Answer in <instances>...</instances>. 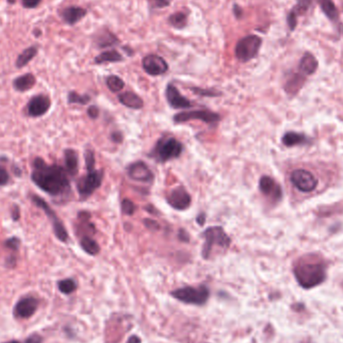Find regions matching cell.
Listing matches in <instances>:
<instances>
[{
    "instance_id": "cell-12",
    "label": "cell",
    "mask_w": 343,
    "mask_h": 343,
    "mask_svg": "<svg viewBox=\"0 0 343 343\" xmlns=\"http://www.w3.org/2000/svg\"><path fill=\"white\" fill-rule=\"evenodd\" d=\"M167 203L177 211L187 210L192 203V197L189 192L182 186L176 187L170 191L167 196Z\"/></svg>"
},
{
    "instance_id": "cell-40",
    "label": "cell",
    "mask_w": 343,
    "mask_h": 343,
    "mask_svg": "<svg viewBox=\"0 0 343 343\" xmlns=\"http://www.w3.org/2000/svg\"><path fill=\"white\" fill-rule=\"evenodd\" d=\"M40 2L41 0H22V5L25 8H35Z\"/></svg>"
},
{
    "instance_id": "cell-33",
    "label": "cell",
    "mask_w": 343,
    "mask_h": 343,
    "mask_svg": "<svg viewBox=\"0 0 343 343\" xmlns=\"http://www.w3.org/2000/svg\"><path fill=\"white\" fill-rule=\"evenodd\" d=\"M68 101L69 104L86 105L90 101V96L87 94H79L76 91H69L68 95Z\"/></svg>"
},
{
    "instance_id": "cell-49",
    "label": "cell",
    "mask_w": 343,
    "mask_h": 343,
    "mask_svg": "<svg viewBox=\"0 0 343 343\" xmlns=\"http://www.w3.org/2000/svg\"><path fill=\"white\" fill-rule=\"evenodd\" d=\"M140 342H141V340L139 337H137V335H133L128 339L127 343H140Z\"/></svg>"
},
{
    "instance_id": "cell-25",
    "label": "cell",
    "mask_w": 343,
    "mask_h": 343,
    "mask_svg": "<svg viewBox=\"0 0 343 343\" xmlns=\"http://www.w3.org/2000/svg\"><path fill=\"white\" fill-rule=\"evenodd\" d=\"M36 82L35 76L32 73H25L16 77L13 80V86L18 91H26L34 86Z\"/></svg>"
},
{
    "instance_id": "cell-28",
    "label": "cell",
    "mask_w": 343,
    "mask_h": 343,
    "mask_svg": "<svg viewBox=\"0 0 343 343\" xmlns=\"http://www.w3.org/2000/svg\"><path fill=\"white\" fill-rule=\"evenodd\" d=\"M306 141H308V138L306 137V136L302 134H298V133H293V132L286 133L282 137V142L286 146L299 145V144L305 143Z\"/></svg>"
},
{
    "instance_id": "cell-5",
    "label": "cell",
    "mask_w": 343,
    "mask_h": 343,
    "mask_svg": "<svg viewBox=\"0 0 343 343\" xmlns=\"http://www.w3.org/2000/svg\"><path fill=\"white\" fill-rule=\"evenodd\" d=\"M262 42V38L256 34H249L240 38L235 45V58L244 64L252 61L257 57Z\"/></svg>"
},
{
    "instance_id": "cell-37",
    "label": "cell",
    "mask_w": 343,
    "mask_h": 343,
    "mask_svg": "<svg viewBox=\"0 0 343 343\" xmlns=\"http://www.w3.org/2000/svg\"><path fill=\"white\" fill-rule=\"evenodd\" d=\"M150 8L152 9H162L171 5L173 0H146Z\"/></svg>"
},
{
    "instance_id": "cell-10",
    "label": "cell",
    "mask_w": 343,
    "mask_h": 343,
    "mask_svg": "<svg viewBox=\"0 0 343 343\" xmlns=\"http://www.w3.org/2000/svg\"><path fill=\"white\" fill-rule=\"evenodd\" d=\"M174 122L176 124H183L190 121H202L206 124L213 125L219 123L221 117L219 114L214 113L209 110H196V111H187L176 114L174 116Z\"/></svg>"
},
{
    "instance_id": "cell-1",
    "label": "cell",
    "mask_w": 343,
    "mask_h": 343,
    "mask_svg": "<svg viewBox=\"0 0 343 343\" xmlns=\"http://www.w3.org/2000/svg\"><path fill=\"white\" fill-rule=\"evenodd\" d=\"M32 182L53 197H66L70 194V184L66 170L59 165H47L42 159L33 162Z\"/></svg>"
},
{
    "instance_id": "cell-39",
    "label": "cell",
    "mask_w": 343,
    "mask_h": 343,
    "mask_svg": "<svg viewBox=\"0 0 343 343\" xmlns=\"http://www.w3.org/2000/svg\"><path fill=\"white\" fill-rule=\"evenodd\" d=\"M8 181H9V175L7 171L4 168L0 167V186L6 185Z\"/></svg>"
},
{
    "instance_id": "cell-2",
    "label": "cell",
    "mask_w": 343,
    "mask_h": 343,
    "mask_svg": "<svg viewBox=\"0 0 343 343\" xmlns=\"http://www.w3.org/2000/svg\"><path fill=\"white\" fill-rule=\"evenodd\" d=\"M294 275L300 286L305 289L321 284L326 278L325 265L319 260H300L294 268Z\"/></svg>"
},
{
    "instance_id": "cell-51",
    "label": "cell",
    "mask_w": 343,
    "mask_h": 343,
    "mask_svg": "<svg viewBox=\"0 0 343 343\" xmlns=\"http://www.w3.org/2000/svg\"><path fill=\"white\" fill-rule=\"evenodd\" d=\"M15 1H16V0H7V2H8L9 4H13Z\"/></svg>"
},
{
    "instance_id": "cell-30",
    "label": "cell",
    "mask_w": 343,
    "mask_h": 343,
    "mask_svg": "<svg viewBox=\"0 0 343 343\" xmlns=\"http://www.w3.org/2000/svg\"><path fill=\"white\" fill-rule=\"evenodd\" d=\"M319 3L322 11L330 20H336L338 18V12L332 0H320Z\"/></svg>"
},
{
    "instance_id": "cell-15",
    "label": "cell",
    "mask_w": 343,
    "mask_h": 343,
    "mask_svg": "<svg viewBox=\"0 0 343 343\" xmlns=\"http://www.w3.org/2000/svg\"><path fill=\"white\" fill-rule=\"evenodd\" d=\"M165 94H166L168 104L173 109L180 110V109H190L193 107V104L180 92V90L173 83H169L167 85Z\"/></svg>"
},
{
    "instance_id": "cell-17",
    "label": "cell",
    "mask_w": 343,
    "mask_h": 343,
    "mask_svg": "<svg viewBox=\"0 0 343 343\" xmlns=\"http://www.w3.org/2000/svg\"><path fill=\"white\" fill-rule=\"evenodd\" d=\"M39 306V301L37 298L28 296L21 298L14 307V314L18 318L27 319L30 318L37 310Z\"/></svg>"
},
{
    "instance_id": "cell-3",
    "label": "cell",
    "mask_w": 343,
    "mask_h": 343,
    "mask_svg": "<svg viewBox=\"0 0 343 343\" xmlns=\"http://www.w3.org/2000/svg\"><path fill=\"white\" fill-rule=\"evenodd\" d=\"M202 236L205 239V243L202 249V257L206 260L211 257L212 251L216 247L222 249L223 251H226L227 249H229L232 242L231 238L221 226H213L207 228L202 233Z\"/></svg>"
},
{
    "instance_id": "cell-34",
    "label": "cell",
    "mask_w": 343,
    "mask_h": 343,
    "mask_svg": "<svg viewBox=\"0 0 343 343\" xmlns=\"http://www.w3.org/2000/svg\"><path fill=\"white\" fill-rule=\"evenodd\" d=\"M190 89L195 93L198 94L200 96H206V97H217L220 96L222 93L216 89H211V88H201L198 86H192Z\"/></svg>"
},
{
    "instance_id": "cell-19",
    "label": "cell",
    "mask_w": 343,
    "mask_h": 343,
    "mask_svg": "<svg viewBox=\"0 0 343 343\" xmlns=\"http://www.w3.org/2000/svg\"><path fill=\"white\" fill-rule=\"evenodd\" d=\"M60 14L67 24L74 25L86 16L87 10L81 6L71 5L65 7L63 10H61Z\"/></svg>"
},
{
    "instance_id": "cell-32",
    "label": "cell",
    "mask_w": 343,
    "mask_h": 343,
    "mask_svg": "<svg viewBox=\"0 0 343 343\" xmlns=\"http://www.w3.org/2000/svg\"><path fill=\"white\" fill-rule=\"evenodd\" d=\"M58 286H59V289L62 293L66 294V295H69V294H71L72 292H74L76 290L77 284L73 279L68 278V279L61 280L59 282Z\"/></svg>"
},
{
    "instance_id": "cell-42",
    "label": "cell",
    "mask_w": 343,
    "mask_h": 343,
    "mask_svg": "<svg viewBox=\"0 0 343 343\" xmlns=\"http://www.w3.org/2000/svg\"><path fill=\"white\" fill-rule=\"evenodd\" d=\"M233 13H234V16L236 19L240 20L242 17H243V14H244V11L242 9V7H240L238 4H234L233 5Z\"/></svg>"
},
{
    "instance_id": "cell-14",
    "label": "cell",
    "mask_w": 343,
    "mask_h": 343,
    "mask_svg": "<svg viewBox=\"0 0 343 343\" xmlns=\"http://www.w3.org/2000/svg\"><path fill=\"white\" fill-rule=\"evenodd\" d=\"M127 173L130 179L141 183H150L155 178L152 170L142 161H137L131 164L127 168Z\"/></svg>"
},
{
    "instance_id": "cell-44",
    "label": "cell",
    "mask_w": 343,
    "mask_h": 343,
    "mask_svg": "<svg viewBox=\"0 0 343 343\" xmlns=\"http://www.w3.org/2000/svg\"><path fill=\"white\" fill-rule=\"evenodd\" d=\"M143 223H144L146 228H150V229H158L159 228V224L157 222H155L154 220H151V219H145Z\"/></svg>"
},
{
    "instance_id": "cell-9",
    "label": "cell",
    "mask_w": 343,
    "mask_h": 343,
    "mask_svg": "<svg viewBox=\"0 0 343 343\" xmlns=\"http://www.w3.org/2000/svg\"><path fill=\"white\" fill-rule=\"evenodd\" d=\"M31 200L33 201V203L40 209H42L45 213V215L51 219V222L53 224V227H54V232L56 234V237L66 243L69 241V233L68 231L66 230L65 228V225L62 223L61 219L58 217V215L56 214V212L50 207V205H48L43 199L39 198L38 196H32L31 197Z\"/></svg>"
},
{
    "instance_id": "cell-26",
    "label": "cell",
    "mask_w": 343,
    "mask_h": 343,
    "mask_svg": "<svg viewBox=\"0 0 343 343\" xmlns=\"http://www.w3.org/2000/svg\"><path fill=\"white\" fill-rule=\"evenodd\" d=\"M80 247L88 255L95 256L100 253V245L89 236H82L80 239Z\"/></svg>"
},
{
    "instance_id": "cell-20",
    "label": "cell",
    "mask_w": 343,
    "mask_h": 343,
    "mask_svg": "<svg viewBox=\"0 0 343 343\" xmlns=\"http://www.w3.org/2000/svg\"><path fill=\"white\" fill-rule=\"evenodd\" d=\"M311 2H312V0H298L297 4L294 6V8L289 12L287 16V22L291 30H293L296 27L297 17L308 10Z\"/></svg>"
},
{
    "instance_id": "cell-24",
    "label": "cell",
    "mask_w": 343,
    "mask_h": 343,
    "mask_svg": "<svg viewBox=\"0 0 343 343\" xmlns=\"http://www.w3.org/2000/svg\"><path fill=\"white\" fill-rule=\"evenodd\" d=\"M124 61V57L117 50L106 51L94 58L95 65H104L110 63H121Z\"/></svg>"
},
{
    "instance_id": "cell-23",
    "label": "cell",
    "mask_w": 343,
    "mask_h": 343,
    "mask_svg": "<svg viewBox=\"0 0 343 343\" xmlns=\"http://www.w3.org/2000/svg\"><path fill=\"white\" fill-rule=\"evenodd\" d=\"M65 163L67 172L74 177L78 172V156L77 153L72 149H68L65 151Z\"/></svg>"
},
{
    "instance_id": "cell-43",
    "label": "cell",
    "mask_w": 343,
    "mask_h": 343,
    "mask_svg": "<svg viewBox=\"0 0 343 343\" xmlns=\"http://www.w3.org/2000/svg\"><path fill=\"white\" fill-rule=\"evenodd\" d=\"M25 343H42V337L38 334H32L25 340Z\"/></svg>"
},
{
    "instance_id": "cell-50",
    "label": "cell",
    "mask_w": 343,
    "mask_h": 343,
    "mask_svg": "<svg viewBox=\"0 0 343 343\" xmlns=\"http://www.w3.org/2000/svg\"><path fill=\"white\" fill-rule=\"evenodd\" d=\"M4 343H20L19 341L17 340H11V341H8V342H4Z\"/></svg>"
},
{
    "instance_id": "cell-45",
    "label": "cell",
    "mask_w": 343,
    "mask_h": 343,
    "mask_svg": "<svg viewBox=\"0 0 343 343\" xmlns=\"http://www.w3.org/2000/svg\"><path fill=\"white\" fill-rule=\"evenodd\" d=\"M112 139L115 142H122L123 141V135L120 132H114L112 134Z\"/></svg>"
},
{
    "instance_id": "cell-4",
    "label": "cell",
    "mask_w": 343,
    "mask_h": 343,
    "mask_svg": "<svg viewBox=\"0 0 343 343\" xmlns=\"http://www.w3.org/2000/svg\"><path fill=\"white\" fill-rule=\"evenodd\" d=\"M184 151L183 143L174 137H162L156 143L155 148L150 154L158 163H167L171 160L178 159Z\"/></svg>"
},
{
    "instance_id": "cell-18",
    "label": "cell",
    "mask_w": 343,
    "mask_h": 343,
    "mask_svg": "<svg viewBox=\"0 0 343 343\" xmlns=\"http://www.w3.org/2000/svg\"><path fill=\"white\" fill-rule=\"evenodd\" d=\"M93 42L99 48H107V47H113L121 43L120 38L117 34H115L110 29H102L99 30L95 35L93 36Z\"/></svg>"
},
{
    "instance_id": "cell-47",
    "label": "cell",
    "mask_w": 343,
    "mask_h": 343,
    "mask_svg": "<svg viewBox=\"0 0 343 343\" xmlns=\"http://www.w3.org/2000/svg\"><path fill=\"white\" fill-rule=\"evenodd\" d=\"M188 233L185 231V230H180L179 232V239L183 242H189V237H188Z\"/></svg>"
},
{
    "instance_id": "cell-13",
    "label": "cell",
    "mask_w": 343,
    "mask_h": 343,
    "mask_svg": "<svg viewBox=\"0 0 343 343\" xmlns=\"http://www.w3.org/2000/svg\"><path fill=\"white\" fill-rule=\"evenodd\" d=\"M260 192L272 203H278L282 200L283 192L280 185L271 177L263 176L259 181Z\"/></svg>"
},
{
    "instance_id": "cell-35",
    "label": "cell",
    "mask_w": 343,
    "mask_h": 343,
    "mask_svg": "<svg viewBox=\"0 0 343 343\" xmlns=\"http://www.w3.org/2000/svg\"><path fill=\"white\" fill-rule=\"evenodd\" d=\"M121 208H122V212L123 214L125 215H128V216H132L135 214L136 212V205L134 204L133 201H131L130 199H124L122 201V204H121Z\"/></svg>"
},
{
    "instance_id": "cell-21",
    "label": "cell",
    "mask_w": 343,
    "mask_h": 343,
    "mask_svg": "<svg viewBox=\"0 0 343 343\" xmlns=\"http://www.w3.org/2000/svg\"><path fill=\"white\" fill-rule=\"evenodd\" d=\"M119 102L123 106L133 110H140L143 107V101L141 97L131 90L121 93L119 95Z\"/></svg>"
},
{
    "instance_id": "cell-29",
    "label": "cell",
    "mask_w": 343,
    "mask_h": 343,
    "mask_svg": "<svg viewBox=\"0 0 343 343\" xmlns=\"http://www.w3.org/2000/svg\"><path fill=\"white\" fill-rule=\"evenodd\" d=\"M37 52H38V50H37L36 46H29L28 48H26V50H24L18 56L16 63H15L16 67L18 69H21V68L27 66V64L35 58V56L37 55Z\"/></svg>"
},
{
    "instance_id": "cell-31",
    "label": "cell",
    "mask_w": 343,
    "mask_h": 343,
    "mask_svg": "<svg viewBox=\"0 0 343 343\" xmlns=\"http://www.w3.org/2000/svg\"><path fill=\"white\" fill-rule=\"evenodd\" d=\"M106 83H107L108 88L112 92H119L125 87V81L120 76L115 75V74L108 76L106 79Z\"/></svg>"
},
{
    "instance_id": "cell-41",
    "label": "cell",
    "mask_w": 343,
    "mask_h": 343,
    "mask_svg": "<svg viewBox=\"0 0 343 343\" xmlns=\"http://www.w3.org/2000/svg\"><path fill=\"white\" fill-rule=\"evenodd\" d=\"M87 115H88V117H89L90 119L95 120V119L99 118L100 110H99V108L95 107V106H91V107H89V108L87 109Z\"/></svg>"
},
{
    "instance_id": "cell-7",
    "label": "cell",
    "mask_w": 343,
    "mask_h": 343,
    "mask_svg": "<svg viewBox=\"0 0 343 343\" xmlns=\"http://www.w3.org/2000/svg\"><path fill=\"white\" fill-rule=\"evenodd\" d=\"M104 180V172L103 171H89L85 176L79 179L76 184L77 192L79 194V197L81 200H86L90 196L99 189Z\"/></svg>"
},
{
    "instance_id": "cell-48",
    "label": "cell",
    "mask_w": 343,
    "mask_h": 343,
    "mask_svg": "<svg viewBox=\"0 0 343 343\" xmlns=\"http://www.w3.org/2000/svg\"><path fill=\"white\" fill-rule=\"evenodd\" d=\"M19 217H20L19 209H18L17 206H15V207L13 208V211H12V219H13V221H18Z\"/></svg>"
},
{
    "instance_id": "cell-38",
    "label": "cell",
    "mask_w": 343,
    "mask_h": 343,
    "mask_svg": "<svg viewBox=\"0 0 343 343\" xmlns=\"http://www.w3.org/2000/svg\"><path fill=\"white\" fill-rule=\"evenodd\" d=\"M5 246L13 251H17L19 246H20V240L17 237H12L9 238L5 241Z\"/></svg>"
},
{
    "instance_id": "cell-11",
    "label": "cell",
    "mask_w": 343,
    "mask_h": 343,
    "mask_svg": "<svg viewBox=\"0 0 343 343\" xmlns=\"http://www.w3.org/2000/svg\"><path fill=\"white\" fill-rule=\"evenodd\" d=\"M141 67L145 73L152 76L163 75L168 72L169 65L167 61L159 55H146L141 61Z\"/></svg>"
},
{
    "instance_id": "cell-16",
    "label": "cell",
    "mask_w": 343,
    "mask_h": 343,
    "mask_svg": "<svg viewBox=\"0 0 343 343\" xmlns=\"http://www.w3.org/2000/svg\"><path fill=\"white\" fill-rule=\"evenodd\" d=\"M51 106L52 102L50 100V97L43 94L35 95L28 102L27 113L30 117L33 118L41 117L48 112V110L51 109Z\"/></svg>"
},
{
    "instance_id": "cell-22",
    "label": "cell",
    "mask_w": 343,
    "mask_h": 343,
    "mask_svg": "<svg viewBox=\"0 0 343 343\" xmlns=\"http://www.w3.org/2000/svg\"><path fill=\"white\" fill-rule=\"evenodd\" d=\"M317 67H318V63L316 59L312 55L307 54L302 58L299 64V73L303 75L304 77L308 76L315 72V70L317 69Z\"/></svg>"
},
{
    "instance_id": "cell-8",
    "label": "cell",
    "mask_w": 343,
    "mask_h": 343,
    "mask_svg": "<svg viewBox=\"0 0 343 343\" xmlns=\"http://www.w3.org/2000/svg\"><path fill=\"white\" fill-rule=\"evenodd\" d=\"M290 182L294 188L306 194L313 192L319 183L315 175L305 169L294 170L290 174Z\"/></svg>"
},
{
    "instance_id": "cell-36",
    "label": "cell",
    "mask_w": 343,
    "mask_h": 343,
    "mask_svg": "<svg viewBox=\"0 0 343 343\" xmlns=\"http://www.w3.org/2000/svg\"><path fill=\"white\" fill-rule=\"evenodd\" d=\"M84 159H85V167H86L87 172L95 170V157L91 149H88L85 151Z\"/></svg>"
},
{
    "instance_id": "cell-46",
    "label": "cell",
    "mask_w": 343,
    "mask_h": 343,
    "mask_svg": "<svg viewBox=\"0 0 343 343\" xmlns=\"http://www.w3.org/2000/svg\"><path fill=\"white\" fill-rule=\"evenodd\" d=\"M196 222H197L200 226H203L206 222V215L204 213H201L197 216V218H196Z\"/></svg>"
},
{
    "instance_id": "cell-27",
    "label": "cell",
    "mask_w": 343,
    "mask_h": 343,
    "mask_svg": "<svg viewBox=\"0 0 343 343\" xmlns=\"http://www.w3.org/2000/svg\"><path fill=\"white\" fill-rule=\"evenodd\" d=\"M168 23L175 29H184L188 25V14L184 11L174 12L168 17Z\"/></svg>"
},
{
    "instance_id": "cell-6",
    "label": "cell",
    "mask_w": 343,
    "mask_h": 343,
    "mask_svg": "<svg viewBox=\"0 0 343 343\" xmlns=\"http://www.w3.org/2000/svg\"><path fill=\"white\" fill-rule=\"evenodd\" d=\"M171 295L181 302L201 306L208 301L210 297V290L204 285L199 287L187 286L172 291Z\"/></svg>"
}]
</instances>
